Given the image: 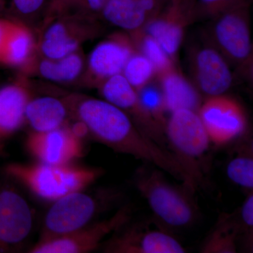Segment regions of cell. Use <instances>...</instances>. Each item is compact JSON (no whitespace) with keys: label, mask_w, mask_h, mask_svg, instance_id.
<instances>
[{"label":"cell","mask_w":253,"mask_h":253,"mask_svg":"<svg viewBox=\"0 0 253 253\" xmlns=\"http://www.w3.org/2000/svg\"><path fill=\"white\" fill-rule=\"evenodd\" d=\"M71 120L81 121L88 135L116 152L133 156L168 173L181 183L189 175L170 150L155 142L122 110L103 99L73 92L62 95Z\"/></svg>","instance_id":"cell-1"},{"label":"cell","mask_w":253,"mask_h":253,"mask_svg":"<svg viewBox=\"0 0 253 253\" xmlns=\"http://www.w3.org/2000/svg\"><path fill=\"white\" fill-rule=\"evenodd\" d=\"M159 168L141 167L134 184L151 208L160 227L171 233L192 226L199 216L195 191L182 184L176 186L166 179Z\"/></svg>","instance_id":"cell-2"},{"label":"cell","mask_w":253,"mask_h":253,"mask_svg":"<svg viewBox=\"0 0 253 253\" xmlns=\"http://www.w3.org/2000/svg\"><path fill=\"white\" fill-rule=\"evenodd\" d=\"M103 169L74 163L49 165L13 163L4 168L5 176L27 188L35 196L54 202L66 195L87 189L104 174Z\"/></svg>","instance_id":"cell-3"},{"label":"cell","mask_w":253,"mask_h":253,"mask_svg":"<svg viewBox=\"0 0 253 253\" xmlns=\"http://www.w3.org/2000/svg\"><path fill=\"white\" fill-rule=\"evenodd\" d=\"M121 197L116 189L103 188L92 192L81 190L56 200L44 216L39 241L66 235L94 222Z\"/></svg>","instance_id":"cell-4"},{"label":"cell","mask_w":253,"mask_h":253,"mask_svg":"<svg viewBox=\"0 0 253 253\" xmlns=\"http://www.w3.org/2000/svg\"><path fill=\"white\" fill-rule=\"evenodd\" d=\"M166 141L198 189L204 179V163L211 141L197 111L170 113L165 126Z\"/></svg>","instance_id":"cell-5"},{"label":"cell","mask_w":253,"mask_h":253,"mask_svg":"<svg viewBox=\"0 0 253 253\" xmlns=\"http://www.w3.org/2000/svg\"><path fill=\"white\" fill-rule=\"evenodd\" d=\"M102 31L96 18L71 14L51 16L35 32L37 54L49 59L63 57L81 49Z\"/></svg>","instance_id":"cell-6"},{"label":"cell","mask_w":253,"mask_h":253,"mask_svg":"<svg viewBox=\"0 0 253 253\" xmlns=\"http://www.w3.org/2000/svg\"><path fill=\"white\" fill-rule=\"evenodd\" d=\"M250 5L238 6L212 18L209 42L244 73H251L253 46Z\"/></svg>","instance_id":"cell-7"},{"label":"cell","mask_w":253,"mask_h":253,"mask_svg":"<svg viewBox=\"0 0 253 253\" xmlns=\"http://www.w3.org/2000/svg\"><path fill=\"white\" fill-rule=\"evenodd\" d=\"M132 219L129 205L120 208L107 219L95 221L66 235L38 241L28 249L30 253H87L101 249L115 231Z\"/></svg>","instance_id":"cell-8"},{"label":"cell","mask_w":253,"mask_h":253,"mask_svg":"<svg viewBox=\"0 0 253 253\" xmlns=\"http://www.w3.org/2000/svg\"><path fill=\"white\" fill-rule=\"evenodd\" d=\"M6 177L0 184V253H19L31 235L34 214L26 198Z\"/></svg>","instance_id":"cell-9"},{"label":"cell","mask_w":253,"mask_h":253,"mask_svg":"<svg viewBox=\"0 0 253 253\" xmlns=\"http://www.w3.org/2000/svg\"><path fill=\"white\" fill-rule=\"evenodd\" d=\"M106 253H184L186 250L170 232L151 228L143 221L126 223L108 238L101 247Z\"/></svg>","instance_id":"cell-10"},{"label":"cell","mask_w":253,"mask_h":253,"mask_svg":"<svg viewBox=\"0 0 253 253\" xmlns=\"http://www.w3.org/2000/svg\"><path fill=\"white\" fill-rule=\"evenodd\" d=\"M136 51L126 32L110 35L93 48L86 59V66L80 85L97 88L105 80L122 73L128 59Z\"/></svg>","instance_id":"cell-11"},{"label":"cell","mask_w":253,"mask_h":253,"mask_svg":"<svg viewBox=\"0 0 253 253\" xmlns=\"http://www.w3.org/2000/svg\"><path fill=\"white\" fill-rule=\"evenodd\" d=\"M198 113L211 143L217 146L241 138L246 132L248 120L244 108L224 94L208 97Z\"/></svg>","instance_id":"cell-12"},{"label":"cell","mask_w":253,"mask_h":253,"mask_svg":"<svg viewBox=\"0 0 253 253\" xmlns=\"http://www.w3.org/2000/svg\"><path fill=\"white\" fill-rule=\"evenodd\" d=\"M68 123L54 130L28 133L26 149L38 163L69 164L84 156L83 139L73 131Z\"/></svg>","instance_id":"cell-13"},{"label":"cell","mask_w":253,"mask_h":253,"mask_svg":"<svg viewBox=\"0 0 253 253\" xmlns=\"http://www.w3.org/2000/svg\"><path fill=\"white\" fill-rule=\"evenodd\" d=\"M96 89L103 99L124 111L143 133L155 142L166 147L165 144L167 141L164 129L145 112L139 103L136 89L122 73L105 80Z\"/></svg>","instance_id":"cell-14"},{"label":"cell","mask_w":253,"mask_h":253,"mask_svg":"<svg viewBox=\"0 0 253 253\" xmlns=\"http://www.w3.org/2000/svg\"><path fill=\"white\" fill-rule=\"evenodd\" d=\"M190 65L195 86L208 97L224 94L232 86L230 65L209 42L191 52Z\"/></svg>","instance_id":"cell-15"},{"label":"cell","mask_w":253,"mask_h":253,"mask_svg":"<svg viewBox=\"0 0 253 253\" xmlns=\"http://www.w3.org/2000/svg\"><path fill=\"white\" fill-rule=\"evenodd\" d=\"M194 1H169L163 11L150 20L144 28L173 61L182 44L186 26L194 22L192 11Z\"/></svg>","instance_id":"cell-16"},{"label":"cell","mask_w":253,"mask_h":253,"mask_svg":"<svg viewBox=\"0 0 253 253\" xmlns=\"http://www.w3.org/2000/svg\"><path fill=\"white\" fill-rule=\"evenodd\" d=\"M86 59L82 48L58 59L43 57L36 53L18 71L20 75L28 78L38 77L63 85H80L85 70Z\"/></svg>","instance_id":"cell-17"},{"label":"cell","mask_w":253,"mask_h":253,"mask_svg":"<svg viewBox=\"0 0 253 253\" xmlns=\"http://www.w3.org/2000/svg\"><path fill=\"white\" fill-rule=\"evenodd\" d=\"M29 81L18 74L12 83L0 87V144L26 124V107L34 95Z\"/></svg>","instance_id":"cell-18"},{"label":"cell","mask_w":253,"mask_h":253,"mask_svg":"<svg viewBox=\"0 0 253 253\" xmlns=\"http://www.w3.org/2000/svg\"><path fill=\"white\" fill-rule=\"evenodd\" d=\"M71 121L69 110L62 96L45 95L30 100L26 109V123L32 130L44 132L67 125Z\"/></svg>","instance_id":"cell-19"},{"label":"cell","mask_w":253,"mask_h":253,"mask_svg":"<svg viewBox=\"0 0 253 253\" xmlns=\"http://www.w3.org/2000/svg\"><path fill=\"white\" fill-rule=\"evenodd\" d=\"M168 112L179 109L199 111L201 93L175 67L158 78Z\"/></svg>","instance_id":"cell-20"},{"label":"cell","mask_w":253,"mask_h":253,"mask_svg":"<svg viewBox=\"0 0 253 253\" xmlns=\"http://www.w3.org/2000/svg\"><path fill=\"white\" fill-rule=\"evenodd\" d=\"M12 18V25L0 56V63L19 71L37 53L36 36L31 28Z\"/></svg>","instance_id":"cell-21"},{"label":"cell","mask_w":253,"mask_h":253,"mask_svg":"<svg viewBox=\"0 0 253 253\" xmlns=\"http://www.w3.org/2000/svg\"><path fill=\"white\" fill-rule=\"evenodd\" d=\"M241 229L238 213H222L201 248L204 253H235L237 252Z\"/></svg>","instance_id":"cell-22"},{"label":"cell","mask_w":253,"mask_h":253,"mask_svg":"<svg viewBox=\"0 0 253 253\" xmlns=\"http://www.w3.org/2000/svg\"><path fill=\"white\" fill-rule=\"evenodd\" d=\"M100 16L128 34L144 29L149 21L136 0H106Z\"/></svg>","instance_id":"cell-23"},{"label":"cell","mask_w":253,"mask_h":253,"mask_svg":"<svg viewBox=\"0 0 253 253\" xmlns=\"http://www.w3.org/2000/svg\"><path fill=\"white\" fill-rule=\"evenodd\" d=\"M253 148L251 139L240 142L226 166V174L233 183L248 191L253 188Z\"/></svg>","instance_id":"cell-24"},{"label":"cell","mask_w":253,"mask_h":253,"mask_svg":"<svg viewBox=\"0 0 253 253\" xmlns=\"http://www.w3.org/2000/svg\"><path fill=\"white\" fill-rule=\"evenodd\" d=\"M129 35L136 49L144 54L154 65L158 78L175 67L174 61L168 56L162 46L144 29Z\"/></svg>","instance_id":"cell-25"},{"label":"cell","mask_w":253,"mask_h":253,"mask_svg":"<svg viewBox=\"0 0 253 253\" xmlns=\"http://www.w3.org/2000/svg\"><path fill=\"white\" fill-rule=\"evenodd\" d=\"M50 0H11L9 16L36 32L45 19Z\"/></svg>","instance_id":"cell-26"},{"label":"cell","mask_w":253,"mask_h":253,"mask_svg":"<svg viewBox=\"0 0 253 253\" xmlns=\"http://www.w3.org/2000/svg\"><path fill=\"white\" fill-rule=\"evenodd\" d=\"M136 92L145 112L165 130L168 120L166 114L168 111L161 86L149 83L136 90Z\"/></svg>","instance_id":"cell-27"},{"label":"cell","mask_w":253,"mask_h":253,"mask_svg":"<svg viewBox=\"0 0 253 253\" xmlns=\"http://www.w3.org/2000/svg\"><path fill=\"white\" fill-rule=\"evenodd\" d=\"M122 74L129 84L138 90L151 83L156 76V71L151 61L136 50L128 59Z\"/></svg>","instance_id":"cell-28"},{"label":"cell","mask_w":253,"mask_h":253,"mask_svg":"<svg viewBox=\"0 0 253 253\" xmlns=\"http://www.w3.org/2000/svg\"><path fill=\"white\" fill-rule=\"evenodd\" d=\"M251 0H195L193 21L212 18L238 6L250 5Z\"/></svg>","instance_id":"cell-29"},{"label":"cell","mask_w":253,"mask_h":253,"mask_svg":"<svg viewBox=\"0 0 253 253\" xmlns=\"http://www.w3.org/2000/svg\"><path fill=\"white\" fill-rule=\"evenodd\" d=\"M106 1V0H64L59 15L77 14L98 19Z\"/></svg>","instance_id":"cell-30"},{"label":"cell","mask_w":253,"mask_h":253,"mask_svg":"<svg viewBox=\"0 0 253 253\" xmlns=\"http://www.w3.org/2000/svg\"><path fill=\"white\" fill-rule=\"evenodd\" d=\"M238 217L241 229L240 241L243 246L251 250L253 247V191H250L247 197L245 199L242 206L238 212Z\"/></svg>","instance_id":"cell-31"},{"label":"cell","mask_w":253,"mask_h":253,"mask_svg":"<svg viewBox=\"0 0 253 253\" xmlns=\"http://www.w3.org/2000/svg\"><path fill=\"white\" fill-rule=\"evenodd\" d=\"M13 23V18L10 16L2 17L0 16V56L4 47L5 42L9 35L11 25Z\"/></svg>","instance_id":"cell-32"},{"label":"cell","mask_w":253,"mask_h":253,"mask_svg":"<svg viewBox=\"0 0 253 253\" xmlns=\"http://www.w3.org/2000/svg\"><path fill=\"white\" fill-rule=\"evenodd\" d=\"M64 0H50L49 9L45 18L51 17V16H57L59 14L62 8Z\"/></svg>","instance_id":"cell-33"},{"label":"cell","mask_w":253,"mask_h":253,"mask_svg":"<svg viewBox=\"0 0 253 253\" xmlns=\"http://www.w3.org/2000/svg\"><path fill=\"white\" fill-rule=\"evenodd\" d=\"M3 3H4V0H0V11L2 9Z\"/></svg>","instance_id":"cell-34"},{"label":"cell","mask_w":253,"mask_h":253,"mask_svg":"<svg viewBox=\"0 0 253 253\" xmlns=\"http://www.w3.org/2000/svg\"><path fill=\"white\" fill-rule=\"evenodd\" d=\"M169 1H180V0H169Z\"/></svg>","instance_id":"cell-35"},{"label":"cell","mask_w":253,"mask_h":253,"mask_svg":"<svg viewBox=\"0 0 253 253\" xmlns=\"http://www.w3.org/2000/svg\"><path fill=\"white\" fill-rule=\"evenodd\" d=\"M0 148H1V144H0Z\"/></svg>","instance_id":"cell-36"}]
</instances>
